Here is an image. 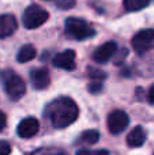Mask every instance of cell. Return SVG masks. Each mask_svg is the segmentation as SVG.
<instances>
[{"instance_id":"30bf717a","label":"cell","mask_w":154,"mask_h":155,"mask_svg":"<svg viewBox=\"0 0 154 155\" xmlns=\"http://www.w3.org/2000/svg\"><path fill=\"white\" fill-rule=\"evenodd\" d=\"M30 80L35 90H44L51 83V76L45 68H35L30 72Z\"/></svg>"},{"instance_id":"e0dca14e","label":"cell","mask_w":154,"mask_h":155,"mask_svg":"<svg viewBox=\"0 0 154 155\" xmlns=\"http://www.w3.org/2000/svg\"><path fill=\"white\" fill-rule=\"evenodd\" d=\"M33 155H67V154L63 150H60V148L49 147V148H40V150H37Z\"/></svg>"},{"instance_id":"ba28073f","label":"cell","mask_w":154,"mask_h":155,"mask_svg":"<svg viewBox=\"0 0 154 155\" xmlns=\"http://www.w3.org/2000/svg\"><path fill=\"white\" fill-rule=\"evenodd\" d=\"M117 52V45L113 41H108L104 45H101L100 48H97L93 53V60L97 64H105L108 63L112 57L115 56V53Z\"/></svg>"},{"instance_id":"2e32d148","label":"cell","mask_w":154,"mask_h":155,"mask_svg":"<svg viewBox=\"0 0 154 155\" xmlns=\"http://www.w3.org/2000/svg\"><path fill=\"white\" fill-rule=\"evenodd\" d=\"M87 74L93 79V82H101V80H104L106 78V74L104 71L98 70V68H93V67L87 68Z\"/></svg>"},{"instance_id":"ffe728a7","label":"cell","mask_w":154,"mask_h":155,"mask_svg":"<svg viewBox=\"0 0 154 155\" xmlns=\"http://www.w3.org/2000/svg\"><path fill=\"white\" fill-rule=\"evenodd\" d=\"M11 154V146L10 143L0 140V155H10Z\"/></svg>"},{"instance_id":"cb8c5ba5","label":"cell","mask_w":154,"mask_h":155,"mask_svg":"<svg viewBox=\"0 0 154 155\" xmlns=\"http://www.w3.org/2000/svg\"><path fill=\"white\" fill-rule=\"evenodd\" d=\"M147 99H149L150 104L154 105V84L149 88V93H147Z\"/></svg>"},{"instance_id":"9c48e42d","label":"cell","mask_w":154,"mask_h":155,"mask_svg":"<svg viewBox=\"0 0 154 155\" xmlns=\"http://www.w3.org/2000/svg\"><path fill=\"white\" fill-rule=\"evenodd\" d=\"M40 129V123H38L37 118L34 117H27L25 120H22L19 123L18 128H16V132L23 139H30L33 137Z\"/></svg>"},{"instance_id":"ac0fdd59","label":"cell","mask_w":154,"mask_h":155,"mask_svg":"<svg viewBox=\"0 0 154 155\" xmlns=\"http://www.w3.org/2000/svg\"><path fill=\"white\" fill-rule=\"evenodd\" d=\"M56 5L60 10H68L75 5V0H56Z\"/></svg>"},{"instance_id":"7a4b0ae2","label":"cell","mask_w":154,"mask_h":155,"mask_svg":"<svg viewBox=\"0 0 154 155\" xmlns=\"http://www.w3.org/2000/svg\"><path fill=\"white\" fill-rule=\"evenodd\" d=\"M64 30L68 37L76 41H83L95 35V30L92 27V25L81 18H72V16L65 19Z\"/></svg>"},{"instance_id":"5bb4252c","label":"cell","mask_w":154,"mask_h":155,"mask_svg":"<svg viewBox=\"0 0 154 155\" xmlns=\"http://www.w3.org/2000/svg\"><path fill=\"white\" fill-rule=\"evenodd\" d=\"M150 0H124V7L130 12H136L149 5Z\"/></svg>"},{"instance_id":"8992f818","label":"cell","mask_w":154,"mask_h":155,"mask_svg":"<svg viewBox=\"0 0 154 155\" xmlns=\"http://www.w3.org/2000/svg\"><path fill=\"white\" fill-rule=\"evenodd\" d=\"M130 124L127 113L123 110H113L108 116V129L112 135H119L124 131Z\"/></svg>"},{"instance_id":"5b68a950","label":"cell","mask_w":154,"mask_h":155,"mask_svg":"<svg viewBox=\"0 0 154 155\" xmlns=\"http://www.w3.org/2000/svg\"><path fill=\"white\" fill-rule=\"evenodd\" d=\"M154 44V29H143L132 38V48L138 53H145Z\"/></svg>"},{"instance_id":"7c38bea8","label":"cell","mask_w":154,"mask_h":155,"mask_svg":"<svg viewBox=\"0 0 154 155\" xmlns=\"http://www.w3.org/2000/svg\"><path fill=\"white\" fill-rule=\"evenodd\" d=\"M145 142H146V132H145V129L142 127H135L127 135V144L130 147L138 148L141 146H143Z\"/></svg>"},{"instance_id":"6da1fadb","label":"cell","mask_w":154,"mask_h":155,"mask_svg":"<svg viewBox=\"0 0 154 155\" xmlns=\"http://www.w3.org/2000/svg\"><path fill=\"white\" fill-rule=\"evenodd\" d=\"M45 114L48 116L55 128L62 129L71 125L78 118L79 109L74 102V99L68 98V97H60L46 106Z\"/></svg>"},{"instance_id":"52a82bcc","label":"cell","mask_w":154,"mask_h":155,"mask_svg":"<svg viewBox=\"0 0 154 155\" xmlns=\"http://www.w3.org/2000/svg\"><path fill=\"white\" fill-rule=\"evenodd\" d=\"M76 56L75 52L72 49H68V51H63L60 53H57L53 59V65L60 70L64 71H72L76 67V61H75Z\"/></svg>"},{"instance_id":"3957f363","label":"cell","mask_w":154,"mask_h":155,"mask_svg":"<svg viewBox=\"0 0 154 155\" xmlns=\"http://www.w3.org/2000/svg\"><path fill=\"white\" fill-rule=\"evenodd\" d=\"M2 80L4 84V90L10 99L12 101H18L23 97L26 93V84H25L23 79L19 75H16L14 71H3L2 72Z\"/></svg>"},{"instance_id":"44dd1931","label":"cell","mask_w":154,"mask_h":155,"mask_svg":"<svg viewBox=\"0 0 154 155\" xmlns=\"http://www.w3.org/2000/svg\"><path fill=\"white\" fill-rule=\"evenodd\" d=\"M102 90V83L101 82H92L89 84V91L92 94H97Z\"/></svg>"},{"instance_id":"4fadbf2b","label":"cell","mask_w":154,"mask_h":155,"mask_svg":"<svg viewBox=\"0 0 154 155\" xmlns=\"http://www.w3.org/2000/svg\"><path fill=\"white\" fill-rule=\"evenodd\" d=\"M37 56V51L35 48L32 45V44H27V45H23L21 49H19L18 54H16V60L19 63H27L30 60H33Z\"/></svg>"},{"instance_id":"7402d4cb","label":"cell","mask_w":154,"mask_h":155,"mask_svg":"<svg viewBox=\"0 0 154 155\" xmlns=\"http://www.w3.org/2000/svg\"><path fill=\"white\" fill-rule=\"evenodd\" d=\"M115 54H117V57L115 59V64H116V65H120L123 61H124L126 56L128 54V51H127V49H123V52H120V53H117V52H116Z\"/></svg>"},{"instance_id":"8fae6325","label":"cell","mask_w":154,"mask_h":155,"mask_svg":"<svg viewBox=\"0 0 154 155\" xmlns=\"http://www.w3.org/2000/svg\"><path fill=\"white\" fill-rule=\"evenodd\" d=\"M16 29H18V23H16L15 16L11 14L0 15V40L12 35Z\"/></svg>"},{"instance_id":"d6986e66","label":"cell","mask_w":154,"mask_h":155,"mask_svg":"<svg viewBox=\"0 0 154 155\" xmlns=\"http://www.w3.org/2000/svg\"><path fill=\"white\" fill-rule=\"evenodd\" d=\"M76 155H109V153L106 150H81L76 153Z\"/></svg>"},{"instance_id":"603a6c76","label":"cell","mask_w":154,"mask_h":155,"mask_svg":"<svg viewBox=\"0 0 154 155\" xmlns=\"http://www.w3.org/2000/svg\"><path fill=\"white\" fill-rule=\"evenodd\" d=\"M5 124H7V117H5V114L0 110V132L5 128Z\"/></svg>"},{"instance_id":"9a60e30c","label":"cell","mask_w":154,"mask_h":155,"mask_svg":"<svg viewBox=\"0 0 154 155\" xmlns=\"http://www.w3.org/2000/svg\"><path fill=\"white\" fill-rule=\"evenodd\" d=\"M98 139H100V134L95 129H89L82 134V142L87 143V144H94L98 142Z\"/></svg>"},{"instance_id":"277c9868","label":"cell","mask_w":154,"mask_h":155,"mask_svg":"<svg viewBox=\"0 0 154 155\" xmlns=\"http://www.w3.org/2000/svg\"><path fill=\"white\" fill-rule=\"evenodd\" d=\"M49 18V14L46 10H44L42 7L37 4H32L23 11L22 15V22L23 26L29 30L37 29V27L42 26Z\"/></svg>"}]
</instances>
